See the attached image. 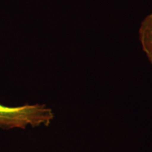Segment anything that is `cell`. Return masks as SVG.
<instances>
[{"label":"cell","instance_id":"2","mask_svg":"<svg viewBox=\"0 0 152 152\" xmlns=\"http://www.w3.org/2000/svg\"><path fill=\"white\" fill-rule=\"evenodd\" d=\"M139 33L144 52L152 64V14L142 21Z\"/></svg>","mask_w":152,"mask_h":152},{"label":"cell","instance_id":"1","mask_svg":"<svg viewBox=\"0 0 152 152\" xmlns=\"http://www.w3.org/2000/svg\"><path fill=\"white\" fill-rule=\"evenodd\" d=\"M54 118L52 109L45 104H26L16 107L0 104V128L3 130L48 126Z\"/></svg>","mask_w":152,"mask_h":152}]
</instances>
